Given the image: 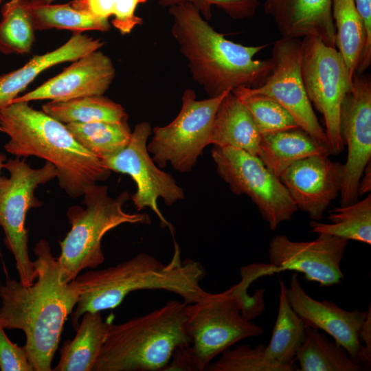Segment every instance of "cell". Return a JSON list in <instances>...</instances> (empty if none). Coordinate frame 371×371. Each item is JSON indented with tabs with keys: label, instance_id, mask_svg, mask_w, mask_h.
Masks as SVG:
<instances>
[{
	"label": "cell",
	"instance_id": "obj_1",
	"mask_svg": "<svg viewBox=\"0 0 371 371\" xmlns=\"http://www.w3.org/2000/svg\"><path fill=\"white\" fill-rule=\"evenodd\" d=\"M33 261L35 282L23 284L7 278L0 286V325L23 331L34 371H51L64 324L78 300L75 280L67 282L49 243L39 240Z\"/></svg>",
	"mask_w": 371,
	"mask_h": 371
},
{
	"label": "cell",
	"instance_id": "obj_2",
	"mask_svg": "<svg viewBox=\"0 0 371 371\" xmlns=\"http://www.w3.org/2000/svg\"><path fill=\"white\" fill-rule=\"evenodd\" d=\"M171 33L186 59L193 80L209 97L244 87L257 88L271 74L272 58L254 56L269 44L246 46L216 32L191 3L168 8Z\"/></svg>",
	"mask_w": 371,
	"mask_h": 371
},
{
	"label": "cell",
	"instance_id": "obj_3",
	"mask_svg": "<svg viewBox=\"0 0 371 371\" xmlns=\"http://www.w3.org/2000/svg\"><path fill=\"white\" fill-rule=\"evenodd\" d=\"M170 261L164 264L154 256L139 253L131 258L105 269L87 271L75 279L79 296L71 313L74 330L86 312L112 309L131 293L139 290H163L175 293L186 304L200 300L207 292L200 282L205 271L199 262L181 260L179 245Z\"/></svg>",
	"mask_w": 371,
	"mask_h": 371
},
{
	"label": "cell",
	"instance_id": "obj_4",
	"mask_svg": "<svg viewBox=\"0 0 371 371\" xmlns=\"http://www.w3.org/2000/svg\"><path fill=\"white\" fill-rule=\"evenodd\" d=\"M0 126L9 140L5 150L16 157L35 156L56 168L58 185L72 199L111 175L100 159L82 146L65 124L28 102H14L0 110Z\"/></svg>",
	"mask_w": 371,
	"mask_h": 371
},
{
	"label": "cell",
	"instance_id": "obj_5",
	"mask_svg": "<svg viewBox=\"0 0 371 371\" xmlns=\"http://www.w3.org/2000/svg\"><path fill=\"white\" fill-rule=\"evenodd\" d=\"M186 305L170 300L144 315L120 324L111 322L93 370H163L178 347L191 344Z\"/></svg>",
	"mask_w": 371,
	"mask_h": 371
},
{
	"label": "cell",
	"instance_id": "obj_6",
	"mask_svg": "<svg viewBox=\"0 0 371 371\" xmlns=\"http://www.w3.org/2000/svg\"><path fill=\"white\" fill-rule=\"evenodd\" d=\"M131 199L127 191L117 197L109 195L108 186L95 184L83 194L84 207L68 208L67 217L71 229L59 241L60 254L57 258L64 279L71 282L86 269H96L104 261L102 240L111 229L125 223L150 224L146 213H130L124 210Z\"/></svg>",
	"mask_w": 371,
	"mask_h": 371
},
{
	"label": "cell",
	"instance_id": "obj_7",
	"mask_svg": "<svg viewBox=\"0 0 371 371\" xmlns=\"http://www.w3.org/2000/svg\"><path fill=\"white\" fill-rule=\"evenodd\" d=\"M241 302L232 286L218 293L206 292L187 304V331L196 370H205L213 359L240 341L260 336L264 328L241 313Z\"/></svg>",
	"mask_w": 371,
	"mask_h": 371
},
{
	"label": "cell",
	"instance_id": "obj_8",
	"mask_svg": "<svg viewBox=\"0 0 371 371\" xmlns=\"http://www.w3.org/2000/svg\"><path fill=\"white\" fill-rule=\"evenodd\" d=\"M25 159L16 157L3 164L9 177L0 176V226L5 234V245L14 256L19 280L28 285L35 280L36 274L28 251L26 215L30 209L42 205L34 194L36 189L56 178L57 172L49 161L33 168Z\"/></svg>",
	"mask_w": 371,
	"mask_h": 371
},
{
	"label": "cell",
	"instance_id": "obj_9",
	"mask_svg": "<svg viewBox=\"0 0 371 371\" xmlns=\"http://www.w3.org/2000/svg\"><path fill=\"white\" fill-rule=\"evenodd\" d=\"M301 73L312 106L324 117L329 153L339 155L345 146L340 130L341 105L352 78L335 47L313 36L302 41Z\"/></svg>",
	"mask_w": 371,
	"mask_h": 371
},
{
	"label": "cell",
	"instance_id": "obj_10",
	"mask_svg": "<svg viewBox=\"0 0 371 371\" xmlns=\"http://www.w3.org/2000/svg\"><path fill=\"white\" fill-rule=\"evenodd\" d=\"M227 91L218 96L197 100L191 89L181 97V107L168 124L155 126L147 149L159 168L170 164L181 172H190L204 148L210 144L216 111Z\"/></svg>",
	"mask_w": 371,
	"mask_h": 371
},
{
	"label": "cell",
	"instance_id": "obj_11",
	"mask_svg": "<svg viewBox=\"0 0 371 371\" xmlns=\"http://www.w3.org/2000/svg\"><path fill=\"white\" fill-rule=\"evenodd\" d=\"M211 153L218 176L234 194L250 198L271 230L291 220L297 207L279 177L257 155L229 146H213Z\"/></svg>",
	"mask_w": 371,
	"mask_h": 371
},
{
	"label": "cell",
	"instance_id": "obj_12",
	"mask_svg": "<svg viewBox=\"0 0 371 371\" xmlns=\"http://www.w3.org/2000/svg\"><path fill=\"white\" fill-rule=\"evenodd\" d=\"M151 133L148 122L137 124L126 146L100 160L109 170L128 175L132 178L136 191L131 199L135 209L141 211L150 208L158 217L162 227H168L173 235L174 227L159 210L157 200L161 199L166 205H171L183 200L185 194L173 177L159 169L150 157L147 141Z\"/></svg>",
	"mask_w": 371,
	"mask_h": 371
},
{
	"label": "cell",
	"instance_id": "obj_13",
	"mask_svg": "<svg viewBox=\"0 0 371 371\" xmlns=\"http://www.w3.org/2000/svg\"><path fill=\"white\" fill-rule=\"evenodd\" d=\"M271 58L273 67L271 74L261 86L249 88V91L278 102L300 128L328 148L325 130L313 111L302 77V41L282 37L275 43Z\"/></svg>",
	"mask_w": 371,
	"mask_h": 371
},
{
	"label": "cell",
	"instance_id": "obj_14",
	"mask_svg": "<svg viewBox=\"0 0 371 371\" xmlns=\"http://www.w3.org/2000/svg\"><path fill=\"white\" fill-rule=\"evenodd\" d=\"M340 130L348 155L340 205L359 200V183L371 159V78L355 74L340 110Z\"/></svg>",
	"mask_w": 371,
	"mask_h": 371
},
{
	"label": "cell",
	"instance_id": "obj_15",
	"mask_svg": "<svg viewBox=\"0 0 371 371\" xmlns=\"http://www.w3.org/2000/svg\"><path fill=\"white\" fill-rule=\"evenodd\" d=\"M349 240L319 234L311 241H293L278 235L269 243V264L278 271L302 273L307 281L321 286L339 284L344 278L340 264Z\"/></svg>",
	"mask_w": 371,
	"mask_h": 371
},
{
	"label": "cell",
	"instance_id": "obj_16",
	"mask_svg": "<svg viewBox=\"0 0 371 371\" xmlns=\"http://www.w3.org/2000/svg\"><path fill=\"white\" fill-rule=\"evenodd\" d=\"M328 153L300 159L279 176L297 207L312 221H321L330 203L342 189L344 164L330 159Z\"/></svg>",
	"mask_w": 371,
	"mask_h": 371
},
{
	"label": "cell",
	"instance_id": "obj_17",
	"mask_svg": "<svg viewBox=\"0 0 371 371\" xmlns=\"http://www.w3.org/2000/svg\"><path fill=\"white\" fill-rule=\"evenodd\" d=\"M286 295L292 308L305 327L322 330L330 335L345 348L353 361L361 365L360 357L363 345L360 333L368 311L355 309L348 311L331 301H319L311 297L302 287L295 273L291 276Z\"/></svg>",
	"mask_w": 371,
	"mask_h": 371
},
{
	"label": "cell",
	"instance_id": "obj_18",
	"mask_svg": "<svg viewBox=\"0 0 371 371\" xmlns=\"http://www.w3.org/2000/svg\"><path fill=\"white\" fill-rule=\"evenodd\" d=\"M115 75L111 59L100 49L91 52L72 63L37 88L14 102L51 100L65 101L77 98L102 95Z\"/></svg>",
	"mask_w": 371,
	"mask_h": 371
},
{
	"label": "cell",
	"instance_id": "obj_19",
	"mask_svg": "<svg viewBox=\"0 0 371 371\" xmlns=\"http://www.w3.org/2000/svg\"><path fill=\"white\" fill-rule=\"evenodd\" d=\"M264 11L273 17L284 38L313 36L335 47L332 0H265Z\"/></svg>",
	"mask_w": 371,
	"mask_h": 371
},
{
	"label": "cell",
	"instance_id": "obj_20",
	"mask_svg": "<svg viewBox=\"0 0 371 371\" xmlns=\"http://www.w3.org/2000/svg\"><path fill=\"white\" fill-rule=\"evenodd\" d=\"M104 42L82 32H74L63 45L32 57L17 69L0 75V110L10 104L43 71L65 62H72L95 50Z\"/></svg>",
	"mask_w": 371,
	"mask_h": 371
},
{
	"label": "cell",
	"instance_id": "obj_21",
	"mask_svg": "<svg viewBox=\"0 0 371 371\" xmlns=\"http://www.w3.org/2000/svg\"><path fill=\"white\" fill-rule=\"evenodd\" d=\"M261 137L247 108L232 91L228 92L216 111L210 144L236 148L257 155Z\"/></svg>",
	"mask_w": 371,
	"mask_h": 371
},
{
	"label": "cell",
	"instance_id": "obj_22",
	"mask_svg": "<svg viewBox=\"0 0 371 371\" xmlns=\"http://www.w3.org/2000/svg\"><path fill=\"white\" fill-rule=\"evenodd\" d=\"M76 334L67 340L60 350V360L53 371H92L104 343L109 320L104 321L101 311L86 312Z\"/></svg>",
	"mask_w": 371,
	"mask_h": 371
},
{
	"label": "cell",
	"instance_id": "obj_23",
	"mask_svg": "<svg viewBox=\"0 0 371 371\" xmlns=\"http://www.w3.org/2000/svg\"><path fill=\"white\" fill-rule=\"evenodd\" d=\"M322 153L330 155L327 147L299 128L262 135L257 156L268 170L279 177L293 163Z\"/></svg>",
	"mask_w": 371,
	"mask_h": 371
},
{
	"label": "cell",
	"instance_id": "obj_24",
	"mask_svg": "<svg viewBox=\"0 0 371 371\" xmlns=\"http://www.w3.org/2000/svg\"><path fill=\"white\" fill-rule=\"evenodd\" d=\"M295 361L300 371H361L363 366L357 363L348 352L336 341L330 340L325 333L313 327H306L304 341L296 353Z\"/></svg>",
	"mask_w": 371,
	"mask_h": 371
},
{
	"label": "cell",
	"instance_id": "obj_25",
	"mask_svg": "<svg viewBox=\"0 0 371 371\" xmlns=\"http://www.w3.org/2000/svg\"><path fill=\"white\" fill-rule=\"evenodd\" d=\"M45 113L67 124L96 122H117L127 120L122 106L102 95L77 98L65 101H50L42 105Z\"/></svg>",
	"mask_w": 371,
	"mask_h": 371
},
{
	"label": "cell",
	"instance_id": "obj_26",
	"mask_svg": "<svg viewBox=\"0 0 371 371\" xmlns=\"http://www.w3.org/2000/svg\"><path fill=\"white\" fill-rule=\"evenodd\" d=\"M278 282V315L271 338L266 346V353L280 363L292 364L295 363L296 353L304 341L306 327L289 303L284 282L279 279Z\"/></svg>",
	"mask_w": 371,
	"mask_h": 371
},
{
	"label": "cell",
	"instance_id": "obj_27",
	"mask_svg": "<svg viewBox=\"0 0 371 371\" xmlns=\"http://www.w3.org/2000/svg\"><path fill=\"white\" fill-rule=\"evenodd\" d=\"M27 5L35 31L55 28L74 32H106L110 28L108 20L78 10L71 3L52 4L43 0H27Z\"/></svg>",
	"mask_w": 371,
	"mask_h": 371
},
{
	"label": "cell",
	"instance_id": "obj_28",
	"mask_svg": "<svg viewBox=\"0 0 371 371\" xmlns=\"http://www.w3.org/2000/svg\"><path fill=\"white\" fill-rule=\"evenodd\" d=\"M329 223L311 221V231L371 244V195L347 205H340L328 212Z\"/></svg>",
	"mask_w": 371,
	"mask_h": 371
},
{
	"label": "cell",
	"instance_id": "obj_29",
	"mask_svg": "<svg viewBox=\"0 0 371 371\" xmlns=\"http://www.w3.org/2000/svg\"><path fill=\"white\" fill-rule=\"evenodd\" d=\"M332 14L336 31L335 47L352 78L366 43L363 23L354 0H332Z\"/></svg>",
	"mask_w": 371,
	"mask_h": 371
},
{
	"label": "cell",
	"instance_id": "obj_30",
	"mask_svg": "<svg viewBox=\"0 0 371 371\" xmlns=\"http://www.w3.org/2000/svg\"><path fill=\"white\" fill-rule=\"evenodd\" d=\"M74 139L100 159L115 154L128 144L132 131L127 120L65 124Z\"/></svg>",
	"mask_w": 371,
	"mask_h": 371
},
{
	"label": "cell",
	"instance_id": "obj_31",
	"mask_svg": "<svg viewBox=\"0 0 371 371\" xmlns=\"http://www.w3.org/2000/svg\"><path fill=\"white\" fill-rule=\"evenodd\" d=\"M27 0H10L1 8L0 52L4 54L30 53L35 40L34 27Z\"/></svg>",
	"mask_w": 371,
	"mask_h": 371
},
{
	"label": "cell",
	"instance_id": "obj_32",
	"mask_svg": "<svg viewBox=\"0 0 371 371\" xmlns=\"http://www.w3.org/2000/svg\"><path fill=\"white\" fill-rule=\"evenodd\" d=\"M232 91L247 108L261 135L300 128L293 116L273 99L251 92L248 87Z\"/></svg>",
	"mask_w": 371,
	"mask_h": 371
},
{
	"label": "cell",
	"instance_id": "obj_33",
	"mask_svg": "<svg viewBox=\"0 0 371 371\" xmlns=\"http://www.w3.org/2000/svg\"><path fill=\"white\" fill-rule=\"evenodd\" d=\"M205 370L208 371H293L294 363L282 364L266 353V346L260 344L254 348L239 344L229 348L219 355V358L210 363Z\"/></svg>",
	"mask_w": 371,
	"mask_h": 371
},
{
	"label": "cell",
	"instance_id": "obj_34",
	"mask_svg": "<svg viewBox=\"0 0 371 371\" xmlns=\"http://www.w3.org/2000/svg\"><path fill=\"white\" fill-rule=\"evenodd\" d=\"M184 3L193 5L207 21L212 18V5L234 19L242 20L254 16L260 5V2L251 0H158L159 5L168 8Z\"/></svg>",
	"mask_w": 371,
	"mask_h": 371
},
{
	"label": "cell",
	"instance_id": "obj_35",
	"mask_svg": "<svg viewBox=\"0 0 371 371\" xmlns=\"http://www.w3.org/2000/svg\"><path fill=\"white\" fill-rule=\"evenodd\" d=\"M0 370L1 371H34L25 346H19L7 337L0 325Z\"/></svg>",
	"mask_w": 371,
	"mask_h": 371
},
{
	"label": "cell",
	"instance_id": "obj_36",
	"mask_svg": "<svg viewBox=\"0 0 371 371\" xmlns=\"http://www.w3.org/2000/svg\"><path fill=\"white\" fill-rule=\"evenodd\" d=\"M148 0H116L112 25L122 35L128 34L137 26L142 25L143 20L135 14L139 4Z\"/></svg>",
	"mask_w": 371,
	"mask_h": 371
},
{
	"label": "cell",
	"instance_id": "obj_37",
	"mask_svg": "<svg viewBox=\"0 0 371 371\" xmlns=\"http://www.w3.org/2000/svg\"><path fill=\"white\" fill-rule=\"evenodd\" d=\"M366 34V43L356 73L363 74L371 65V0H354Z\"/></svg>",
	"mask_w": 371,
	"mask_h": 371
},
{
	"label": "cell",
	"instance_id": "obj_38",
	"mask_svg": "<svg viewBox=\"0 0 371 371\" xmlns=\"http://www.w3.org/2000/svg\"><path fill=\"white\" fill-rule=\"evenodd\" d=\"M70 3L78 10L96 18L108 20L113 14L116 0H74Z\"/></svg>",
	"mask_w": 371,
	"mask_h": 371
},
{
	"label": "cell",
	"instance_id": "obj_39",
	"mask_svg": "<svg viewBox=\"0 0 371 371\" xmlns=\"http://www.w3.org/2000/svg\"><path fill=\"white\" fill-rule=\"evenodd\" d=\"M163 370H196L190 345L178 347Z\"/></svg>",
	"mask_w": 371,
	"mask_h": 371
},
{
	"label": "cell",
	"instance_id": "obj_40",
	"mask_svg": "<svg viewBox=\"0 0 371 371\" xmlns=\"http://www.w3.org/2000/svg\"><path fill=\"white\" fill-rule=\"evenodd\" d=\"M360 339L363 346L360 362L365 370H370L371 366V306L370 303L368 310V315L360 333Z\"/></svg>",
	"mask_w": 371,
	"mask_h": 371
},
{
	"label": "cell",
	"instance_id": "obj_41",
	"mask_svg": "<svg viewBox=\"0 0 371 371\" xmlns=\"http://www.w3.org/2000/svg\"><path fill=\"white\" fill-rule=\"evenodd\" d=\"M371 190V164L370 162L366 166L360 178L359 183V196L368 194Z\"/></svg>",
	"mask_w": 371,
	"mask_h": 371
},
{
	"label": "cell",
	"instance_id": "obj_42",
	"mask_svg": "<svg viewBox=\"0 0 371 371\" xmlns=\"http://www.w3.org/2000/svg\"><path fill=\"white\" fill-rule=\"evenodd\" d=\"M6 160H7L6 156L4 154L0 153V173H1V169L3 168V164Z\"/></svg>",
	"mask_w": 371,
	"mask_h": 371
},
{
	"label": "cell",
	"instance_id": "obj_43",
	"mask_svg": "<svg viewBox=\"0 0 371 371\" xmlns=\"http://www.w3.org/2000/svg\"><path fill=\"white\" fill-rule=\"evenodd\" d=\"M44 1L48 3H52V2L54 0H43Z\"/></svg>",
	"mask_w": 371,
	"mask_h": 371
},
{
	"label": "cell",
	"instance_id": "obj_44",
	"mask_svg": "<svg viewBox=\"0 0 371 371\" xmlns=\"http://www.w3.org/2000/svg\"><path fill=\"white\" fill-rule=\"evenodd\" d=\"M251 1H257V2H260V0H251Z\"/></svg>",
	"mask_w": 371,
	"mask_h": 371
},
{
	"label": "cell",
	"instance_id": "obj_45",
	"mask_svg": "<svg viewBox=\"0 0 371 371\" xmlns=\"http://www.w3.org/2000/svg\"><path fill=\"white\" fill-rule=\"evenodd\" d=\"M0 132H2V128L1 127V126H0Z\"/></svg>",
	"mask_w": 371,
	"mask_h": 371
},
{
	"label": "cell",
	"instance_id": "obj_46",
	"mask_svg": "<svg viewBox=\"0 0 371 371\" xmlns=\"http://www.w3.org/2000/svg\"><path fill=\"white\" fill-rule=\"evenodd\" d=\"M4 0H0V3H1L2 1H3Z\"/></svg>",
	"mask_w": 371,
	"mask_h": 371
},
{
	"label": "cell",
	"instance_id": "obj_47",
	"mask_svg": "<svg viewBox=\"0 0 371 371\" xmlns=\"http://www.w3.org/2000/svg\"><path fill=\"white\" fill-rule=\"evenodd\" d=\"M0 286H1V283H0ZM0 303H1V300H0Z\"/></svg>",
	"mask_w": 371,
	"mask_h": 371
}]
</instances>
